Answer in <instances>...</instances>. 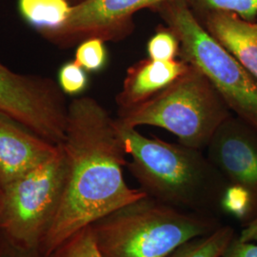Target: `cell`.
Wrapping results in <instances>:
<instances>
[{"label":"cell","mask_w":257,"mask_h":257,"mask_svg":"<svg viewBox=\"0 0 257 257\" xmlns=\"http://www.w3.org/2000/svg\"><path fill=\"white\" fill-rule=\"evenodd\" d=\"M49 257H105L96 243L92 227L77 230L60 244Z\"/></svg>","instance_id":"cell-15"},{"label":"cell","mask_w":257,"mask_h":257,"mask_svg":"<svg viewBox=\"0 0 257 257\" xmlns=\"http://www.w3.org/2000/svg\"><path fill=\"white\" fill-rule=\"evenodd\" d=\"M108 59V53L105 41L100 38H88L78 44L74 61L81 66L86 72L96 73L105 67Z\"/></svg>","instance_id":"cell-17"},{"label":"cell","mask_w":257,"mask_h":257,"mask_svg":"<svg viewBox=\"0 0 257 257\" xmlns=\"http://www.w3.org/2000/svg\"><path fill=\"white\" fill-rule=\"evenodd\" d=\"M68 105L51 78L19 74L0 62V111L38 137L55 145L64 141Z\"/></svg>","instance_id":"cell-7"},{"label":"cell","mask_w":257,"mask_h":257,"mask_svg":"<svg viewBox=\"0 0 257 257\" xmlns=\"http://www.w3.org/2000/svg\"><path fill=\"white\" fill-rule=\"evenodd\" d=\"M116 121V119H115ZM116 127L125 151L132 157L128 170L141 190L157 201L181 210L199 211L222 197L220 174L199 150L147 138L137 128Z\"/></svg>","instance_id":"cell-2"},{"label":"cell","mask_w":257,"mask_h":257,"mask_svg":"<svg viewBox=\"0 0 257 257\" xmlns=\"http://www.w3.org/2000/svg\"><path fill=\"white\" fill-rule=\"evenodd\" d=\"M203 25L257 80V20H246L230 12L203 16Z\"/></svg>","instance_id":"cell-12"},{"label":"cell","mask_w":257,"mask_h":257,"mask_svg":"<svg viewBox=\"0 0 257 257\" xmlns=\"http://www.w3.org/2000/svg\"><path fill=\"white\" fill-rule=\"evenodd\" d=\"M91 227L105 257H169L189 241L218 228L198 213L150 196L111 211Z\"/></svg>","instance_id":"cell-3"},{"label":"cell","mask_w":257,"mask_h":257,"mask_svg":"<svg viewBox=\"0 0 257 257\" xmlns=\"http://www.w3.org/2000/svg\"><path fill=\"white\" fill-rule=\"evenodd\" d=\"M182 59H143L131 66L116 96L118 111L128 110L155 97L177 80L189 69Z\"/></svg>","instance_id":"cell-11"},{"label":"cell","mask_w":257,"mask_h":257,"mask_svg":"<svg viewBox=\"0 0 257 257\" xmlns=\"http://www.w3.org/2000/svg\"><path fill=\"white\" fill-rule=\"evenodd\" d=\"M234 237V230L230 226L218 227L205 236L184 244L169 257H221Z\"/></svg>","instance_id":"cell-14"},{"label":"cell","mask_w":257,"mask_h":257,"mask_svg":"<svg viewBox=\"0 0 257 257\" xmlns=\"http://www.w3.org/2000/svg\"><path fill=\"white\" fill-rule=\"evenodd\" d=\"M58 82L64 93L70 95L80 94L88 85L87 72L74 60L68 62L59 71Z\"/></svg>","instance_id":"cell-20"},{"label":"cell","mask_w":257,"mask_h":257,"mask_svg":"<svg viewBox=\"0 0 257 257\" xmlns=\"http://www.w3.org/2000/svg\"><path fill=\"white\" fill-rule=\"evenodd\" d=\"M188 3L193 12L202 16L222 11L236 14L246 20H256L257 0H188Z\"/></svg>","instance_id":"cell-16"},{"label":"cell","mask_w":257,"mask_h":257,"mask_svg":"<svg viewBox=\"0 0 257 257\" xmlns=\"http://www.w3.org/2000/svg\"><path fill=\"white\" fill-rule=\"evenodd\" d=\"M66 182L61 144L54 156L5 185L0 192V232L40 248L60 208Z\"/></svg>","instance_id":"cell-6"},{"label":"cell","mask_w":257,"mask_h":257,"mask_svg":"<svg viewBox=\"0 0 257 257\" xmlns=\"http://www.w3.org/2000/svg\"><path fill=\"white\" fill-rule=\"evenodd\" d=\"M230 109L207 77L189 69L163 92L128 110L118 111L120 125L165 128L185 146L200 150L209 145Z\"/></svg>","instance_id":"cell-4"},{"label":"cell","mask_w":257,"mask_h":257,"mask_svg":"<svg viewBox=\"0 0 257 257\" xmlns=\"http://www.w3.org/2000/svg\"><path fill=\"white\" fill-rule=\"evenodd\" d=\"M154 12L180 41L179 57L198 69L230 110L257 132V80L199 22L188 0L166 3Z\"/></svg>","instance_id":"cell-5"},{"label":"cell","mask_w":257,"mask_h":257,"mask_svg":"<svg viewBox=\"0 0 257 257\" xmlns=\"http://www.w3.org/2000/svg\"><path fill=\"white\" fill-rule=\"evenodd\" d=\"M221 204L225 211L235 215L245 224L253 218L252 202L248 192L230 184L222 194Z\"/></svg>","instance_id":"cell-19"},{"label":"cell","mask_w":257,"mask_h":257,"mask_svg":"<svg viewBox=\"0 0 257 257\" xmlns=\"http://www.w3.org/2000/svg\"><path fill=\"white\" fill-rule=\"evenodd\" d=\"M58 146L0 111V188L46 161Z\"/></svg>","instance_id":"cell-10"},{"label":"cell","mask_w":257,"mask_h":257,"mask_svg":"<svg viewBox=\"0 0 257 257\" xmlns=\"http://www.w3.org/2000/svg\"><path fill=\"white\" fill-rule=\"evenodd\" d=\"M147 53L154 60H175L180 55V41L172 29L159 28L148 41Z\"/></svg>","instance_id":"cell-18"},{"label":"cell","mask_w":257,"mask_h":257,"mask_svg":"<svg viewBox=\"0 0 257 257\" xmlns=\"http://www.w3.org/2000/svg\"><path fill=\"white\" fill-rule=\"evenodd\" d=\"M19 12L42 35L64 25L73 4L69 0H19Z\"/></svg>","instance_id":"cell-13"},{"label":"cell","mask_w":257,"mask_h":257,"mask_svg":"<svg viewBox=\"0 0 257 257\" xmlns=\"http://www.w3.org/2000/svg\"><path fill=\"white\" fill-rule=\"evenodd\" d=\"M73 5H75V4H78V3H80V2H82V1H85V0H69Z\"/></svg>","instance_id":"cell-24"},{"label":"cell","mask_w":257,"mask_h":257,"mask_svg":"<svg viewBox=\"0 0 257 257\" xmlns=\"http://www.w3.org/2000/svg\"><path fill=\"white\" fill-rule=\"evenodd\" d=\"M64 194L40 250L50 256L77 230L130 203L148 196L126 183L128 156L116 121L95 99L75 98L68 105L64 141Z\"/></svg>","instance_id":"cell-1"},{"label":"cell","mask_w":257,"mask_h":257,"mask_svg":"<svg viewBox=\"0 0 257 257\" xmlns=\"http://www.w3.org/2000/svg\"><path fill=\"white\" fill-rule=\"evenodd\" d=\"M0 192H1V188H0Z\"/></svg>","instance_id":"cell-25"},{"label":"cell","mask_w":257,"mask_h":257,"mask_svg":"<svg viewBox=\"0 0 257 257\" xmlns=\"http://www.w3.org/2000/svg\"><path fill=\"white\" fill-rule=\"evenodd\" d=\"M221 257H257V243L244 242L234 237Z\"/></svg>","instance_id":"cell-22"},{"label":"cell","mask_w":257,"mask_h":257,"mask_svg":"<svg viewBox=\"0 0 257 257\" xmlns=\"http://www.w3.org/2000/svg\"><path fill=\"white\" fill-rule=\"evenodd\" d=\"M174 1L179 0H85L73 5L62 27L42 36L62 48L74 46L92 37L116 42L132 33L134 17L139 11H155Z\"/></svg>","instance_id":"cell-8"},{"label":"cell","mask_w":257,"mask_h":257,"mask_svg":"<svg viewBox=\"0 0 257 257\" xmlns=\"http://www.w3.org/2000/svg\"><path fill=\"white\" fill-rule=\"evenodd\" d=\"M210 161L230 181L248 192L257 215V132L241 119L226 120L209 143Z\"/></svg>","instance_id":"cell-9"},{"label":"cell","mask_w":257,"mask_h":257,"mask_svg":"<svg viewBox=\"0 0 257 257\" xmlns=\"http://www.w3.org/2000/svg\"><path fill=\"white\" fill-rule=\"evenodd\" d=\"M0 257H48L38 248H30L0 232Z\"/></svg>","instance_id":"cell-21"},{"label":"cell","mask_w":257,"mask_h":257,"mask_svg":"<svg viewBox=\"0 0 257 257\" xmlns=\"http://www.w3.org/2000/svg\"><path fill=\"white\" fill-rule=\"evenodd\" d=\"M237 238L244 242L257 243V215L245 224Z\"/></svg>","instance_id":"cell-23"}]
</instances>
